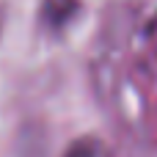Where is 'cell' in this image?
Listing matches in <instances>:
<instances>
[{
	"label": "cell",
	"mask_w": 157,
	"mask_h": 157,
	"mask_svg": "<svg viewBox=\"0 0 157 157\" xmlns=\"http://www.w3.org/2000/svg\"><path fill=\"white\" fill-rule=\"evenodd\" d=\"M80 11V0H44L41 3V22L50 30H61L72 22V17Z\"/></svg>",
	"instance_id": "1"
},
{
	"label": "cell",
	"mask_w": 157,
	"mask_h": 157,
	"mask_svg": "<svg viewBox=\"0 0 157 157\" xmlns=\"http://www.w3.org/2000/svg\"><path fill=\"white\" fill-rule=\"evenodd\" d=\"M63 157H116V155H113V149L102 138L83 135V138H77V141L69 144V149L63 152Z\"/></svg>",
	"instance_id": "2"
}]
</instances>
